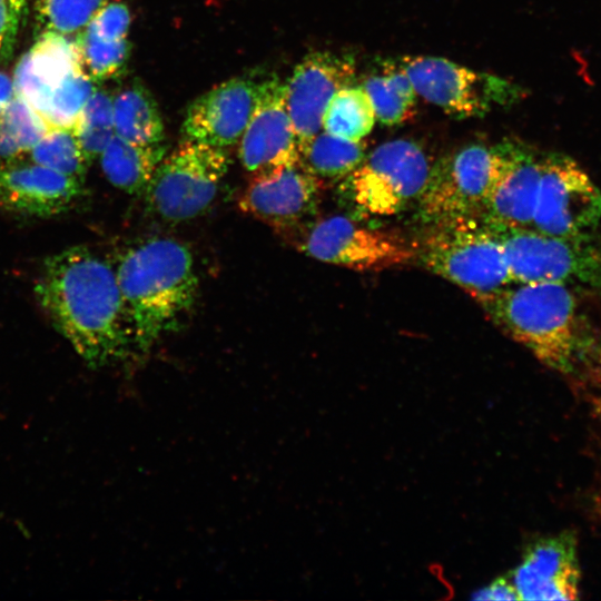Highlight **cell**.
I'll use <instances>...</instances> for the list:
<instances>
[{"instance_id":"5b68a950","label":"cell","mask_w":601,"mask_h":601,"mask_svg":"<svg viewBox=\"0 0 601 601\" xmlns=\"http://www.w3.org/2000/svg\"><path fill=\"white\" fill-rule=\"evenodd\" d=\"M490 226L502 245L512 283H551L577 294L601 295V243L594 236L560 237L532 227Z\"/></svg>"},{"instance_id":"484cf974","label":"cell","mask_w":601,"mask_h":601,"mask_svg":"<svg viewBox=\"0 0 601 601\" xmlns=\"http://www.w3.org/2000/svg\"><path fill=\"white\" fill-rule=\"evenodd\" d=\"M112 99L109 92L96 88L72 129L89 165L101 155L116 135Z\"/></svg>"},{"instance_id":"9a60e30c","label":"cell","mask_w":601,"mask_h":601,"mask_svg":"<svg viewBox=\"0 0 601 601\" xmlns=\"http://www.w3.org/2000/svg\"><path fill=\"white\" fill-rule=\"evenodd\" d=\"M85 181L23 159L0 160V208L36 218L70 210L83 196Z\"/></svg>"},{"instance_id":"4316f807","label":"cell","mask_w":601,"mask_h":601,"mask_svg":"<svg viewBox=\"0 0 601 601\" xmlns=\"http://www.w3.org/2000/svg\"><path fill=\"white\" fill-rule=\"evenodd\" d=\"M75 41L80 69L95 82L115 78L125 70L131 51L127 38L102 40L82 29Z\"/></svg>"},{"instance_id":"e0dca14e","label":"cell","mask_w":601,"mask_h":601,"mask_svg":"<svg viewBox=\"0 0 601 601\" xmlns=\"http://www.w3.org/2000/svg\"><path fill=\"white\" fill-rule=\"evenodd\" d=\"M518 600H575L580 593L577 543L569 533L534 542L508 575Z\"/></svg>"},{"instance_id":"d4e9b609","label":"cell","mask_w":601,"mask_h":601,"mask_svg":"<svg viewBox=\"0 0 601 601\" xmlns=\"http://www.w3.org/2000/svg\"><path fill=\"white\" fill-rule=\"evenodd\" d=\"M26 56L32 72L51 91L68 75L80 69L76 41L52 31L42 32Z\"/></svg>"},{"instance_id":"2e32d148","label":"cell","mask_w":601,"mask_h":601,"mask_svg":"<svg viewBox=\"0 0 601 601\" xmlns=\"http://www.w3.org/2000/svg\"><path fill=\"white\" fill-rule=\"evenodd\" d=\"M257 83L237 77L196 98L187 108L181 131L187 140L219 148L236 144L253 114Z\"/></svg>"},{"instance_id":"9c48e42d","label":"cell","mask_w":601,"mask_h":601,"mask_svg":"<svg viewBox=\"0 0 601 601\" xmlns=\"http://www.w3.org/2000/svg\"><path fill=\"white\" fill-rule=\"evenodd\" d=\"M601 227V190L570 156L543 152L532 228L560 237H592Z\"/></svg>"},{"instance_id":"7a4b0ae2","label":"cell","mask_w":601,"mask_h":601,"mask_svg":"<svg viewBox=\"0 0 601 601\" xmlns=\"http://www.w3.org/2000/svg\"><path fill=\"white\" fill-rule=\"evenodd\" d=\"M572 289L516 284L480 300L490 319L538 361L581 383L601 382V325Z\"/></svg>"},{"instance_id":"30bf717a","label":"cell","mask_w":601,"mask_h":601,"mask_svg":"<svg viewBox=\"0 0 601 601\" xmlns=\"http://www.w3.org/2000/svg\"><path fill=\"white\" fill-rule=\"evenodd\" d=\"M400 65L424 100L456 118L482 117L523 91L505 79L471 70L441 57H405Z\"/></svg>"},{"instance_id":"603a6c76","label":"cell","mask_w":601,"mask_h":601,"mask_svg":"<svg viewBox=\"0 0 601 601\" xmlns=\"http://www.w3.org/2000/svg\"><path fill=\"white\" fill-rule=\"evenodd\" d=\"M366 144L318 132L302 156V165L322 179H344L363 161Z\"/></svg>"},{"instance_id":"d6a6232c","label":"cell","mask_w":601,"mask_h":601,"mask_svg":"<svg viewBox=\"0 0 601 601\" xmlns=\"http://www.w3.org/2000/svg\"><path fill=\"white\" fill-rule=\"evenodd\" d=\"M475 600H518V594L508 575L497 578L485 588L477 591Z\"/></svg>"},{"instance_id":"cb8c5ba5","label":"cell","mask_w":601,"mask_h":601,"mask_svg":"<svg viewBox=\"0 0 601 601\" xmlns=\"http://www.w3.org/2000/svg\"><path fill=\"white\" fill-rule=\"evenodd\" d=\"M49 129L45 119L16 95L0 117V160L28 154Z\"/></svg>"},{"instance_id":"e575fe53","label":"cell","mask_w":601,"mask_h":601,"mask_svg":"<svg viewBox=\"0 0 601 601\" xmlns=\"http://www.w3.org/2000/svg\"><path fill=\"white\" fill-rule=\"evenodd\" d=\"M29 1L30 0H9L10 4L20 18L23 14L26 6L29 3Z\"/></svg>"},{"instance_id":"5bb4252c","label":"cell","mask_w":601,"mask_h":601,"mask_svg":"<svg viewBox=\"0 0 601 601\" xmlns=\"http://www.w3.org/2000/svg\"><path fill=\"white\" fill-rule=\"evenodd\" d=\"M321 183L302 164L253 177L238 199V207L278 231H292L315 214Z\"/></svg>"},{"instance_id":"7402d4cb","label":"cell","mask_w":601,"mask_h":601,"mask_svg":"<svg viewBox=\"0 0 601 601\" xmlns=\"http://www.w3.org/2000/svg\"><path fill=\"white\" fill-rule=\"evenodd\" d=\"M375 121L372 101L363 86H347L331 99L322 128L329 135L358 141L371 132Z\"/></svg>"},{"instance_id":"83f0119b","label":"cell","mask_w":601,"mask_h":601,"mask_svg":"<svg viewBox=\"0 0 601 601\" xmlns=\"http://www.w3.org/2000/svg\"><path fill=\"white\" fill-rule=\"evenodd\" d=\"M28 155L36 164L85 181L89 164L72 130L49 129Z\"/></svg>"},{"instance_id":"44dd1931","label":"cell","mask_w":601,"mask_h":601,"mask_svg":"<svg viewBox=\"0 0 601 601\" xmlns=\"http://www.w3.org/2000/svg\"><path fill=\"white\" fill-rule=\"evenodd\" d=\"M376 120L394 126L408 120L415 112L416 91L404 68L386 65L381 75L367 77L363 83Z\"/></svg>"},{"instance_id":"3957f363","label":"cell","mask_w":601,"mask_h":601,"mask_svg":"<svg viewBox=\"0 0 601 601\" xmlns=\"http://www.w3.org/2000/svg\"><path fill=\"white\" fill-rule=\"evenodd\" d=\"M116 275L131 333L140 352L177 328L198 293L191 252L173 238H151L127 249Z\"/></svg>"},{"instance_id":"1f68e13d","label":"cell","mask_w":601,"mask_h":601,"mask_svg":"<svg viewBox=\"0 0 601 601\" xmlns=\"http://www.w3.org/2000/svg\"><path fill=\"white\" fill-rule=\"evenodd\" d=\"M20 17L9 0H0V62L8 60L13 51Z\"/></svg>"},{"instance_id":"ba28073f","label":"cell","mask_w":601,"mask_h":601,"mask_svg":"<svg viewBox=\"0 0 601 601\" xmlns=\"http://www.w3.org/2000/svg\"><path fill=\"white\" fill-rule=\"evenodd\" d=\"M228 165L224 148L185 139L154 173L144 193L148 209L168 221L199 216L216 197Z\"/></svg>"},{"instance_id":"6da1fadb","label":"cell","mask_w":601,"mask_h":601,"mask_svg":"<svg viewBox=\"0 0 601 601\" xmlns=\"http://www.w3.org/2000/svg\"><path fill=\"white\" fill-rule=\"evenodd\" d=\"M55 328L91 367L127 355L132 343L116 270L90 248L49 256L35 287Z\"/></svg>"},{"instance_id":"ac0fdd59","label":"cell","mask_w":601,"mask_h":601,"mask_svg":"<svg viewBox=\"0 0 601 601\" xmlns=\"http://www.w3.org/2000/svg\"><path fill=\"white\" fill-rule=\"evenodd\" d=\"M503 160L481 218L497 227H532L543 152L502 141Z\"/></svg>"},{"instance_id":"f1b7e54d","label":"cell","mask_w":601,"mask_h":601,"mask_svg":"<svg viewBox=\"0 0 601 601\" xmlns=\"http://www.w3.org/2000/svg\"><path fill=\"white\" fill-rule=\"evenodd\" d=\"M95 83L78 69L56 86L42 116L49 128L72 130L86 102L96 90Z\"/></svg>"},{"instance_id":"7c38bea8","label":"cell","mask_w":601,"mask_h":601,"mask_svg":"<svg viewBox=\"0 0 601 601\" xmlns=\"http://www.w3.org/2000/svg\"><path fill=\"white\" fill-rule=\"evenodd\" d=\"M239 140V159L250 178L302 164L286 105V85L277 76L257 83L255 107Z\"/></svg>"},{"instance_id":"8992f818","label":"cell","mask_w":601,"mask_h":601,"mask_svg":"<svg viewBox=\"0 0 601 601\" xmlns=\"http://www.w3.org/2000/svg\"><path fill=\"white\" fill-rule=\"evenodd\" d=\"M430 169L428 159L416 142L391 140L366 154L343 179L341 194L362 214L392 216L418 199Z\"/></svg>"},{"instance_id":"8fae6325","label":"cell","mask_w":601,"mask_h":601,"mask_svg":"<svg viewBox=\"0 0 601 601\" xmlns=\"http://www.w3.org/2000/svg\"><path fill=\"white\" fill-rule=\"evenodd\" d=\"M296 246L317 260L358 272L404 265L416 255V248L403 237L342 215L314 223Z\"/></svg>"},{"instance_id":"277c9868","label":"cell","mask_w":601,"mask_h":601,"mask_svg":"<svg viewBox=\"0 0 601 601\" xmlns=\"http://www.w3.org/2000/svg\"><path fill=\"white\" fill-rule=\"evenodd\" d=\"M416 254L426 268L477 302L512 283L502 245L481 217L430 225Z\"/></svg>"},{"instance_id":"f546056e","label":"cell","mask_w":601,"mask_h":601,"mask_svg":"<svg viewBox=\"0 0 601 601\" xmlns=\"http://www.w3.org/2000/svg\"><path fill=\"white\" fill-rule=\"evenodd\" d=\"M107 0H35L36 18L45 31L80 32Z\"/></svg>"},{"instance_id":"d6986e66","label":"cell","mask_w":601,"mask_h":601,"mask_svg":"<svg viewBox=\"0 0 601 601\" xmlns=\"http://www.w3.org/2000/svg\"><path fill=\"white\" fill-rule=\"evenodd\" d=\"M166 155L162 142L138 145L115 135L99 157L102 173L112 186L129 195H140Z\"/></svg>"},{"instance_id":"4fadbf2b","label":"cell","mask_w":601,"mask_h":601,"mask_svg":"<svg viewBox=\"0 0 601 601\" xmlns=\"http://www.w3.org/2000/svg\"><path fill=\"white\" fill-rule=\"evenodd\" d=\"M354 76V60L331 51L309 52L296 65L285 83L286 105L302 156L321 131L331 99L349 86Z\"/></svg>"},{"instance_id":"52a82bcc","label":"cell","mask_w":601,"mask_h":601,"mask_svg":"<svg viewBox=\"0 0 601 601\" xmlns=\"http://www.w3.org/2000/svg\"><path fill=\"white\" fill-rule=\"evenodd\" d=\"M503 160L502 142L472 144L431 166L418 215L430 225L481 217Z\"/></svg>"},{"instance_id":"836d02e7","label":"cell","mask_w":601,"mask_h":601,"mask_svg":"<svg viewBox=\"0 0 601 601\" xmlns=\"http://www.w3.org/2000/svg\"><path fill=\"white\" fill-rule=\"evenodd\" d=\"M14 97L16 90L13 79L8 73L0 70V117Z\"/></svg>"},{"instance_id":"4dcf8cb0","label":"cell","mask_w":601,"mask_h":601,"mask_svg":"<svg viewBox=\"0 0 601 601\" xmlns=\"http://www.w3.org/2000/svg\"><path fill=\"white\" fill-rule=\"evenodd\" d=\"M130 22L131 16L126 3L107 0L83 29L102 40H119L127 38Z\"/></svg>"},{"instance_id":"ffe728a7","label":"cell","mask_w":601,"mask_h":601,"mask_svg":"<svg viewBox=\"0 0 601 601\" xmlns=\"http://www.w3.org/2000/svg\"><path fill=\"white\" fill-rule=\"evenodd\" d=\"M112 106L118 137L138 145L162 142L165 127L158 105L141 82L132 81L120 89Z\"/></svg>"}]
</instances>
